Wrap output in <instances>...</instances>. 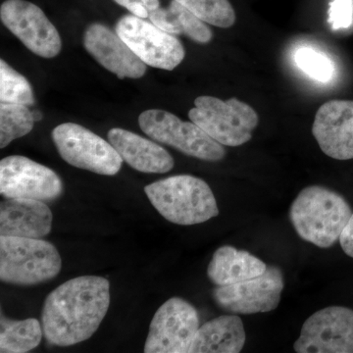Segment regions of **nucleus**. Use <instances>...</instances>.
Wrapping results in <instances>:
<instances>
[{"label":"nucleus","instance_id":"obj_1","mask_svg":"<svg viewBox=\"0 0 353 353\" xmlns=\"http://www.w3.org/2000/svg\"><path fill=\"white\" fill-rule=\"evenodd\" d=\"M110 305L108 279L83 276L52 290L41 312L43 336L50 345L70 347L88 340L103 321Z\"/></svg>","mask_w":353,"mask_h":353},{"label":"nucleus","instance_id":"obj_2","mask_svg":"<svg viewBox=\"0 0 353 353\" xmlns=\"http://www.w3.org/2000/svg\"><path fill=\"white\" fill-rule=\"evenodd\" d=\"M352 214L350 204L338 192L310 185L299 192L290 209V218L303 241L329 248L340 241Z\"/></svg>","mask_w":353,"mask_h":353},{"label":"nucleus","instance_id":"obj_3","mask_svg":"<svg viewBox=\"0 0 353 353\" xmlns=\"http://www.w3.org/2000/svg\"><path fill=\"white\" fill-rule=\"evenodd\" d=\"M145 192L158 212L174 224H201L219 215L212 190L196 176H169L146 185Z\"/></svg>","mask_w":353,"mask_h":353},{"label":"nucleus","instance_id":"obj_4","mask_svg":"<svg viewBox=\"0 0 353 353\" xmlns=\"http://www.w3.org/2000/svg\"><path fill=\"white\" fill-rule=\"evenodd\" d=\"M61 266L59 252L48 241L0 236V279L6 284H41L57 277Z\"/></svg>","mask_w":353,"mask_h":353},{"label":"nucleus","instance_id":"obj_5","mask_svg":"<svg viewBox=\"0 0 353 353\" xmlns=\"http://www.w3.org/2000/svg\"><path fill=\"white\" fill-rule=\"evenodd\" d=\"M194 105L190 110V119L222 145H245L259 125L256 111L234 97L224 101L203 95L196 99Z\"/></svg>","mask_w":353,"mask_h":353},{"label":"nucleus","instance_id":"obj_6","mask_svg":"<svg viewBox=\"0 0 353 353\" xmlns=\"http://www.w3.org/2000/svg\"><path fill=\"white\" fill-rule=\"evenodd\" d=\"M139 125L145 134L158 143L204 161H220L226 155L222 145L194 122H183L168 111L150 109L139 116Z\"/></svg>","mask_w":353,"mask_h":353},{"label":"nucleus","instance_id":"obj_7","mask_svg":"<svg viewBox=\"0 0 353 353\" xmlns=\"http://www.w3.org/2000/svg\"><path fill=\"white\" fill-rule=\"evenodd\" d=\"M53 143L67 163L103 176L120 171L123 159L105 139L75 123H63L53 129Z\"/></svg>","mask_w":353,"mask_h":353},{"label":"nucleus","instance_id":"obj_8","mask_svg":"<svg viewBox=\"0 0 353 353\" xmlns=\"http://www.w3.org/2000/svg\"><path fill=\"white\" fill-rule=\"evenodd\" d=\"M115 32L148 66L172 71L185 58V48L174 34L137 16H123Z\"/></svg>","mask_w":353,"mask_h":353},{"label":"nucleus","instance_id":"obj_9","mask_svg":"<svg viewBox=\"0 0 353 353\" xmlns=\"http://www.w3.org/2000/svg\"><path fill=\"white\" fill-rule=\"evenodd\" d=\"M196 309L181 297H172L153 316L145 353H189L199 329Z\"/></svg>","mask_w":353,"mask_h":353},{"label":"nucleus","instance_id":"obj_10","mask_svg":"<svg viewBox=\"0 0 353 353\" xmlns=\"http://www.w3.org/2000/svg\"><path fill=\"white\" fill-rule=\"evenodd\" d=\"M284 287L282 270L271 265L259 277L215 288L213 299L221 309L232 314L270 312L278 307Z\"/></svg>","mask_w":353,"mask_h":353},{"label":"nucleus","instance_id":"obj_11","mask_svg":"<svg viewBox=\"0 0 353 353\" xmlns=\"http://www.w3.org/2000/svg\"><path fill=\"white\" fill-rule=\"evenodd\" d=\"M63 192L61 179L30 158L12 155L0 161V194L6 199L55 201Z\"/></svg>","mask_w":353,"mask_h":353},{"label":"nucleus","instance_id":"obj_12","mask_svg":"<svg viewBox=\"0 0 353 353\" xmlns=\"http://www.w3.org/2000/svg\"><path fill=\"white\" fill-rule=\"evenodd\" d=\"M0 19L28 50L43 58H53L62 48L61 37L43 11L26 0H6Z\"/></svg>","mask_w":353,"mask_h":353},{"label":"nucleus","instance_id":"obj_13","mask_svg":"<svg viewBox=\"0 0 353 353\" xmlns=\"http://www.w3.org/2000/svg\"><path fill=\"white\" fill-rule=\"evenodd\" d=\"M297 353H353V310L321 309L304 322L294 345Z\"/></svg>","mask_w":353,"mask_h":353},{"label":"nucleus","instance_id":"obj_14","mask_svg":"<svg viewBox=\"0 0 353 353\" xmlns=\"http://www.w3.org/2000/svg\"><path fill=\"white\" fill-rule=\"evenodd\" d=\"M83 46L88 52L119 79H139L145 76L146 64L129 46L101 23H94L83 34Z\"/></svg>","mask_w":353,"mask_h":353},{"label":"nucleus","instance_id":"obj_15","mask_svg":"<svg viewBox=\"0 0 353 353\" xmlns=\"http://www.w3.org/2000/svg\"><path fill=\"white\" fill-rule=\"evenodd\" d=\"M312 134L325 154L353 159V101H331L318 109Z\"/></svg>","mask_w":353,"mask_h":353},{"label":"nucleus","instance_id":"obj_16","mask_svg":"<svg viewBox=\"0 0 353 353\" xmlns=\"http://www.w3.org/2000/svg\"><path fill=\"white\" fill-rule=\"evenodd\" d=\"M52 229V212L46 202L6 199L0 204V236L43 239Z\"/></svg>","mask_w":353,"mask_h":353},{"label":"nucleus","instance_id":"obj_17","mask_svg":"<svg viewBox=\"0 0 353 353\" xmlns=\"http://www.w3.org/2000/svg\"><path fill=\"white\" fill-rule=\"evenodd\" d=\"M108 137L123 161L134 170L164 174L173 169L175 162L170 153L150 139L120 128L111 129Z\"/></svg>","mask_w":353,"mask_h":353},{"label":"nucleus","instance_id":"obj_18","mask_svg":"<svg viewBox=\"0 0 353 353\" xmlns=\"http://www.w3.org/2000/svg\"><path fill=\"white\" fill-rule=\"evenodd\" d=\"M246 341L243 320L236 315H223L199 327L190 353H239Z\"/></svg>","mask_w":353,"mask_h":353},{"label":"nucleus","instance_id":"obj_19","mask_svg":"<svg viewBox=\"0 0 353 353\" xmlns=\"http://www.w3.org/2000/svg\"><path fill=\"white\" fill-rule=\"evenodd\" d=\"M267 265L259 257L234 246H221L208 265L209 280L217 287H224L259 277L266 271Z\"/></svg>","mask_w":353,"mask_h":353},{"label":"nucleus","instance_id":"obj_20","mask_svg":"<svg viewBox=\"0 0 353 353\" xmlns=\"http://www.w3.org/2000/svg\"><path fill=\"white\" fill-rule=\"evenodd\" d=\"M150 19L160 29L172 34H185L199 43H208L212 31L189 9L172 0L166 7H158L150 14Z\"/></svg>","mask_w":353,"mask_h":353},{"label":"nucleus","instance_id":"obj_21","mask_svg":"<svg viewBox=\"0 0 353 353\" xmlns=\"http://www.w3.org/2000/svg\"><path fill=\"white\" fill-rule=\"evenodd\" d=\"M43 325L34 318L13 321L1 318L0 352L25 353L38 347L43 339Z\"/></svg>","mask_w":353,"mask_h":353},{"label":"nucleus","instance_id":"obj_22","mask_svg":"<svg viewBox=\"0 0 353 353\" xmlns=\"http://www.w3.org/2000/svg\"><path fill=\"white\" fill-rule=\"evenodd\" d=\"M34 120L28 106L20 104H0V148H6L15 139L31 132Z\"/></svg>","mask_w":353,"mask_h":353},{"label":"nucleus","instance_id":"obj_23","mask_svg":"<svg viewBox=\"0 0 353 353\" xmlns=\"http://www.w3.org/2000/svg\"><path fill=\"white\" fill-rule=\"evenodd\" d=\"M206 24L228 29L233 27L236 16L229 0H175Z\"/></svg>","mask_w":353,"mask_h":353},{"label":"nucleus","instance_id":"obj_24","mask_svg":"<svg viewBox=\"0 0 353 353\" xmlns=\"http://www.w3.org/2000/svg\"><path fill=\"white\" fill-rule=\"evenodd\" d=\"M0 101L26 106L34 104V92L29 81L3 59L0 60Z\"/></svg>","mask_w":353,"mask_h":353},{"label":"nucleus","instance_id":"obj_25","mask_svg":"<svg viewBox=\"0 0 353 353\" xmlns=\"http://www.w3.org/2000/svg\"><path fill=\"white\" fill-rule=\"evenodd\" d=\"M294 59L296 66L316 82H331L336 75V66L333 60L328 55L314 48L307 46L297 48Z\"/></svg>","mask_w":353,"mask_h":353},{"label":"nucleus","instance_id":"obj_26","mask_svg":"<svg viewBox=\"0 0 353 353\" xmlns=\"http://www.w3.org/2000/svg\"><path fill=\"white\" fill-rule=\"evenodd\" d=\"M328 22L332 29H347L353 23V0H333L330 3Z\"/></svg>","mask_w":353,"mask_h":353},{"label":"nucleus","instance_id":"obj_27","mask_svg":"<svg viewBox=\"0 0 353 353\" xmlns=\"http://www.w3.org/2000/svg\"><path fill=\"white\" fill-rule=\"evenodd\" d=\"M116 3L125 7L132 15L146 19L150 14L160 7L159 0H114Z\"/></svg>","mask_w":353,"mask_h":353},{"label":"nucleus","instance_id":"obj_28","mask_svg":"<svg viewBox=\"0 0 353 353\" xmlns=\"http://www.w3.org/2000/svg\"><path fill=\"white\" fill-rule=\"evenodd\" d=\"M340 243L345 254L353 259V213L341 234Z\"/></svg>","mask_w":353,"mask_h":353},{"label":"nucleus","instance_id":"obj_29","mask_svg":"<svg viewBox=\"0 0 353 353\" xmlns=\"http://www.w3.org/2000/svg\"><path fill=\"white\" fill-rule=\"evenodd\" d=\"M32 115H34V120H36V122H39V121L43 119V114L39 112V111H34V112H32Z\"/></svg>","mask_w":353,"mask_h":353}]
</instances>
